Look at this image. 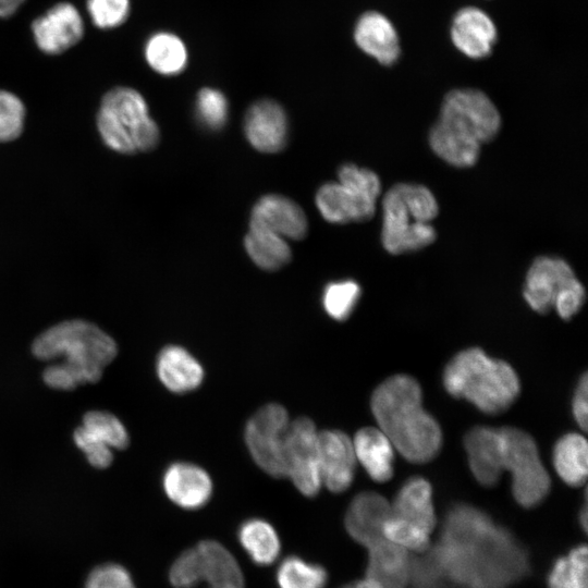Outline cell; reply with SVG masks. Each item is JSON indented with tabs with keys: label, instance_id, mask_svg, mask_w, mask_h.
Returning a JSON list of instances; mask_svg holds the SVG:
<instances>
[{
	"label": "cell",
	"instance_id": "obj_1",
	"mask_svg": "<svg viewBox=\"0 0 588 588\" xmlns=\"http://www.w3.org/2000/svg\"><path fill=\"white\" fill-rule=\"evenodd\" d=\"M421 401L417 380L403 373L385 379L371 396L379 429L404 458L416 464L431 461L442 445L441 428Z\"/></svg>",
	"mask_w": 588,
	"mask_h": 588
},
{
	"label": "cell",
	"instance_id": "obj_2",
	"mask_svg": "<svg viewBox=\"0 0 588 588\" xmlns=\"http://www.w3.org/2000/svg\"><path fill=\"white\" fill-rule=\"evenodd\" d=\"M500 127L499 110L486 94L473 88L454 89L444 97L428 140L446 163L468 168L477 162L481 145L493 140Z\"/></svg>",
	"mask_w": 588,
	"mask_h": 588
},
{
	"label": "cell",
	"instance_id": "obj_3",
	"mask_svg": "<svg viewBox=\"0 0 588 588\" xmlns=\"http://www.w3.org/2000/svg\"><path fill=\"white\" fill-rule=\"evenodd\" d=\"M443 385L449 394L470 402L486 414L506 411L520 391L513 367L478 347L463 350L448 363Z\"/></svg>",
	"mask_w": 588,
	"mask_h": 588
},
{
	"label": "cell",
	"instance_id": "obj_4",
	"mask_svg": "<svg viewBox=\"0 0 588 588\" xmlns=\"http://www.w3.org/2000/svg\"><path fill=\"white\" fill-rule=\"evenodd\" d=\"M41 360L62 358L79 384L95 383L118 353L114 340L91 322L62 321L40 333L32 344Z\"/></svg>",
	"mask_w": 588,
	"mask_h": 588
},
{
	"label": "cell",
	"instance_id": "obj_5",
	"mask_svg": "<svg viewBox=\"0 0 588 588\" xmlns=\"http://www.w3.org/2000/svg\"><path fill=\"white\" fill-rule=\"evenodd\" d=\"M439 206L432 192L415 183H396L382 199L381 242L392 255L413 253L431 245L437 232L431 221Z\"/></svg>",
	"mask_w": 588,
	"mask_h": 588
},
{
	"label": "cell",
	"instance_id": "obj_6",
	"mask_svg": "<svg viewBox=\"0 0 588 588\" xmlns=\"http://www.w3.org/2000/svg\"><path fill=\"white\" fill-rule=\"evenodd\" d=\"M96 124L106 146L123 155L150 151L160 142L144 96L128 86L113 87L103 95Z\"/></svg>",
	"mask_w": 588,
	"mask_h": 588
},
{
	"label": "cell",
	"instance_id": "obj_7",
	"mask_svg": "<svg viewBox=\"0 0 588 588\" xmlns=\"http://www.w3.org/2000/svg\"><path fill=\"white\" fill-rule=\"evenodd\" d=\"M338 177V182L326 183L317 192L316 205L323 219L332 223L370 220L381 191L378 175L345 163L339 168Z\"/></svg>",
	"mask_w": 588,
	"mask_h": 588
},
{
	"label": "cell",
	"instance_id": "obj_8",
	"mask_svg": "<svg viewBox=\"0 0 588 588\" xmlns=\"http://www.w3.org/2000/svg\"><path fill=\"white\" fill-rule=\"evenodd\" d=\"M501 467L512 476V493L523 507L539 505L550 490V476L532 437L515 427H501Z\"/></svg>",
	"mask_w": 588,
	"mask_h": 588
},
{
	"label": "cell",
	"instance_id": "obj_9",
	"mask_svg": "<svg viewBox=\"0 0 588 588\" xmlns=\"http://www.w3.org/2000/svg\"><path fill=\"white\" fill-rule=\"evenodd\" d=\"M169 579L174 588H244L241 567L231 552L216 540H203L173 562Z\"/></svg>",
	"mask_w": 588,
	"mask_h": 588
},
{
	"label": "cell",
	"instance_id": "obj_10",
	"mask_svg": "<svg viewBox=\"0 0 588 588\" xmlns=\"http://www.w3.org/2000/svg\"><path fill=\"white\" fill-rule=\"evenodd\" d=\"M290 422L287 411L270 403L260 407L245 427V442L253 460L274 478H286L284 450Z\"/></svg>",
	"mask_w": 588,
	"mask_h": 588
},
{
	"label": "cell",
	"instance_id": "obj_11",
	"mask_svg": "<svg viewBox=\"0 0 588 588\" xmlns=\"http://www.w3.org/2000/svg\"><path fill=\"white\" fill-rule=\"evenodd\" d=\"M316 425L298 417L290 422L285 436L286 478L305 497H315L322 487L319 467V443Z\"/></svg>",
	"mask_w": 588,
	"mask_h": 588
},
{
	"label": "cell",
	"instance_id": "obj_12",
	"mask_svg": "<svg viewBox=\"0 0 588 588\" xmlns=\"http://www.w3.org/2000/svg\"><path fill=\"white\" fill-rule=\"evenodd\" d=\"M37 48L49 56L63 53L78 44L85 32L78 9L70 2H59L37 16L30 26Z\"/></svg>",
	"mask_w": 588,
	"mask_h": 588
},
{
	"label": "cell",
	"instance_id": "obj_13",
	"mask_svg": "<svg viewBox=\"0 0 588 588\" xmlns=\"http://www.w3.org/2000/svg\"><path fill=\"white\" fill-rule=\"evenodd\" d=\"M576 280L578 279L565 260L540 256L527 271L523 295L535 311L544 315L554 308L559 294Z\"/></svg>",
	"mask_w": 588,
	"mask_h": 588
},
{
	"label": "cell",
	"instance_id": "obj_14",
	"mask_svg": "<svg viewBox=\"0 0 588 588\" xmlns=\"http://www.w3.org/2000/svg\"><path fill=\"white\" fill-rule=\"evenodd\" d=\"M318 443L322 486L334 493L347 490L357 463L352 439L340 430H322Z\"/></svg>",
	"mask_w": 588,
	"mask_h": 588
},
{
	"label": "cell",
	"instance_id": "obj_15",
	"mask_svg": "<svg viewBox=\"0 0 588 588\" xmlns=\"http://www.w3.org/2000/svg\"><path fill=\"white\" fill-rule=\"evenodd\" d=\"M244 132L249 144L261 152L282 150L287 140V118L284 109L274 100L254 102L244 119Z\"/></svg>",
	"mask_w": 588,
	"mask_h": 588
},
{
	"label": "cell",
	"instance_id": "obj_16",
	"mask_svg": "<svg viewBox=\"0 0 588 588\" xmlns=\"http://www.w3.org/2000/svg\"><path fill=\"white\" fill-rule=\"evenodd\" d=\"M249 224L290 240H302L308 231L303 209L290 198L277 194L266 195L256 203Z\"/></svg>",
	"mask_w": 588,
	"mask_h": 588
},
{
	"label": "cell",
	"instance_id": "obj_17",
	"mask_svg": "<svg viewBox=\"0 0 588 588\" xmlns=\"http://www.w3.org/2000/svg\"><path fill=\"white\" fill-rule=\"evenodd\" d=\"M162 486L167 497L185 510L204 506L212 494L209 474L198 465L187 462L171 464L163 474Z\"/></svg>",
	"mask_w": 588,
	"mask_h": 588
},
{
	"label": "cell",
	"instance_id": "obj_18",
	"mask_svg": "<svg viewBox=\"0 0 588 588\" xmlns=\"http://www.w3.org/2000/svg\"><path fill=\"white\" fill-rule=\"evenodd\" d=\"M451 39L466 57L481 59L491 52L497 40V28L485 11L476 7H466L453 17Z\"/></svg>",
	"mask_w": 588,
	"mask_h": 588
},
{
	"label": "cell",
	"instance_id": "obj_19",
	"mask_svg": "<svg viewBox=\"0 0 588 588\" xmlns=\"http://www.w3.org/2000/svg\"><path fill=\"white\" fill-rule=\"evenodd\" d=\"M464 445L475 479L481 486H494L503 473L500 428L476 426L465 434Z\"/></svg>",
	"mask_w": 588,
	"mask_h": 588
},
{
	"label": "cell",
	"instance_id": "obj_20",
	"mask_svg": "<svg viewBox=\"0 0 588 588\" xmlns=\"http://www.w3.org/2000/svg\"><path fill=\"white\" fill-rule=\"evenodd\" d=\"M390 502L372 491L358 493L351 502L345 515L348 535L364 547L383 537L382 526L391 515Z\"/></svg>",
	"mask_w": 588,
	"mask_h": 588
},
{
	"label": "cell",
	"instance_id": "obj_21",
	"mask_svg": "<svg viewBox=\"0 0 588 588\" xmlns=\"http://www.w3.org/2000/svg\"><path fill=\"white\" fill-rule=\"evenodd\" d=\"M354 39L360 50L381 64L390 65L399 58L397 32L391 21L379 12L369 11L358 19Z\"/></svg>",
	"mask_w": 588,
	"mask_h": 588
},
{
	"label": "cell",
	"instance_id": "obj_22",
	"mask_svg": "<svg viewBox=\"0 0 588 588\" xmlns=\"http://www.w3.org/2000/svg\"><path fill=\"white\" fill-rule=\"evenodd\" d=\"M365 548L368 551L367 577L382 588H406L412 573L408 551L384 537Z\"/></svg>",
	"mask_w": 588,
	"mask_h": 588
},
{
	"label": "cell",
	"instance_id": "obj_23",
	"mask_svg": "<svg viewBox=\"0 0 588 588\" xmlns=\"http://www.w3.org/2000/svg\"><path fill=\"white\" fill-rule=\"evenodd\" d=\"M156 372L160 382L173 393L197 389L204 380L200 363L184 347L168 345L157 356Z\"/></svg>",
	"mask_w": 588,
	"mask_h": 588
},
{
	"label": "cell",
	"instance_id": "obj_24",
	"mask_svg": "<svg viewBox=\"0 0 588 588\" xmlns=\"http://www.w3.org/2000/svg\"><path fill=\"white\" fill-rule=\"evenodd\" d=\"M356 461L377 482L389 481L393 476L394 448L387 436L373 427L359 429L354 436Z\"/></svg>",
	"mask_w": 588,
	"mask_h": 588
},
{
	"label": "cell",
	"instance_id": "obj_25",
	"mask_svg": "<svg viewBox=\"0 0 588 588\" xmlns=\"http://www.w3.org/2000/svg\"><path fill=\"white\" fill-rule=\"evenodd\" d=\"M390 505L392 515L415 523L430 534L437 525L432 489L422 477L406 480Z\"/></svg>",
	"mask_w": 588,
	"mask_h": 588
},
{
	"label": "cell",
	"instance_id": "obj_26",
	"mask_svg": "<svg viewBox=\"0 0 588 588\" xmlns=\"http://www.w3.org/2000/svg\"><path fill=\"white\" fill-rule=\"evenodd\" d=\"M144 57L151 70L164 76H173L187 66L188 50L177 35L157 32L146 40Z\"/></svg>",
	"mask_w": 588,
	"mask_h": 588
},
{
	"label": "cell",
	"instance_id": "obj_27",
	"mask_svg": "<svg viewBox=\"0 0 588 588\" xmlns=\"http://www.w3.org/2000/svg\"><path fill=\"white\" fill-rule=\"evenodd\" d=\"M553 465L566 485L583 486L588 470V445L585 437L575 432L561 437L553 449Z\"/></svg>",
	"mask_w": 588,
	"mask_h": 588
},
{
	"label": "cell",
	"instance_id": "obj_28",
	"mask_svg": "<svg viewBox=\"0 0 588 588\" xmlns=\"http://www.w3.org/2000/svg\"><path fill=\"white\" fill-rule=\"evenodd\" d=\"M244 246L250 259L261 269L275 271L291 261L292 252L285 238L249 224Z\"/></svg>",
	"mask_w": 588,
	"mask_h": 588
},
{
	"label": "cell",
	"instance_id": "obj_29",
	"mask_svg": "<svg viewBox=\"0 0 588 588\" xmlns=\"http://www.w3.org/2000/svg\"><path fill=\"white\" fill-rule=\"evenodd\" d=\"M238 541L250 560L258 565H270L280 554L281 542L278 532L265 519L245 520L238 528Z\"/></svg>",
	"mask_w": 588,
	"mask_h": 588
},
{
	"label": "cell",
	"instance_id": "obj_30",
	"mask_svg": "<svg viewBox=\"0 0 588 588\" xmlns=\"http://www.w3.org/2000/svg\"><path fill=\"white\" fill-rule=\"evenodd\" d=\"M588 558L586 544L573 548L555 560L548 575L549 588H587Z\"/></svg>",
	"mask_w": 588,
	"mask_h": 588
},
{
	"label": "cell",
	"instance_id": "obj_31",
	"mask_svg": "<svg viewBox=\"0 0 588 588\" xmlns=\"http://www.w3.org/2000/svg\"><path fill=\"white\" fill-rule=\"evenodd\" d=\"M275 578L280 588H323L328 573L319 564L290 555L280 563Z\"/></svg>",
	"mask_w": 588,
	"mask_h": 588
},
{
	"label": "cell",
	"instance_id": "obj_32",
	"mask_svg": "<svg viewBox=\"0 0 588 588\" xmlns=\"http://www.w3.org/2000/svg\"><path fill=\"white\" fill-rule=\"evenodd\" d=\"M82 426L112 450H122L128 445V433L125 426L111 413L89 411L84 415Z\"/></svg>",
	"mask_w": 588,
	"mask_h": 588
},
{
	"label": "cell",
	"instance_id": "obj_33",
	"mask_svg": "<svg viewBox=\"0 0 588 588\" xmlns=\"http://www.w3.org/2000/svg\"><path fill=\"white\" fill-rule=\"evenodd\" d=\"M385 539L406 551L424 552L430 547V532L402 517L390 515L382 526Z\"/></svg>",
	"mask_w": 588,
	"mask_h": 588
},
{
	"label": "cell",
	"instance_id": "obj_34",
	"mask_svg": "<svg viewBox=\"0 0 588 588\" xmlns=\"http://www.w3.org/2000/svg\"><path fill=\"white\" fill-rule=\"evenodd\" d=\"M360 294L359 284L353 280L331 282L323 290L322 306L331 318L343 321L353 313Z\"/></svg>",
	"mask_w": 588,
	"mask_h": 588
},
{
	"label": "cell",
	"instance_id": "obj_35",
	"mask_svg": "<svg viewBox=\"0 0 588 588\" xmlns=\"http://www.w3.org/2000/svg\"><path fill=\"white\" fill-rule=\"evenodd\" d=\"M196 115L209 130H220L228 120L229 103L220 90L211 87L201 88L196 97Z\"/></svg>",
	"mask_w": 588,
	"mask_h": 588
},
{
	"label": "cell",
	"instance_id": "obj_36",
	"mask_svg": "<svg viewBox=\"0 0 588 588\" xmlns=\"http://www.w3.org/2000/svg\"><path fill=\"white\" fill-rule=\"evenodd\" d=\"M26 108L22 99L0 88V143L15 140L23 132Z\"/></svg>",
	"mask_w": 588,
	"mask_h": 588
},
{
	"label": "cell",
	"instance_id": "obj_37",
	"mask_svg": "<svg viewBox=\"0 0 588 588\" xmlns=\"http://www.w3.org/2000/svg\"><path fill=\"white\" fill-rule=\"evenodd\" d=\"M86 10L93 24L100 29L122 25L131 11L130 0H87Z\"/></svg>",
	"mask_w": 588,
	"mask_h": 588
},
{
	"label": "cell",
	"instance_id": "obj_38",
	"mask_svg": "<svg viewBox=\"0 0 588 588\" xmlns=\"http://www.w3.org/2000/svg\"><path fill=\"white\" fill-rule=\"evenodd\" d=\"M85 588H136V586L125 567L117 563H106L88 574Z\"/></svg>",
	"mask_w": 588,
	"mask_h": 588
},
{
	"label": "cell",
	"instance_id": "obj_39",
	"mask_svg": "<svg viewBox=\"0 0 588 588\" xmlns=\"http://www.w3.org/2000/svg\"><path fill=\"white\" fill-rule=\"evenodd\" d=\"M73 440L91 466L107 468L111 465L113 461L112 449L91 436L83 426L74 430Z\"/></svg>",
	"mask_w": 588,
	"mask_h": 588
},
{
	"label": "cell",
	"instance_id": "obj_40",
	"mask_svg": "<svg viewBox=\"0 0 588 588\" xmlns=\"http://www.w3.org/2000/svg\"><path fill=\"white\" fill-rule=\"evenodd\" d=\"M586 290L579 280L564 289L555 299L554 309L562 319H571L583 307Z\"/></svg>",
	"mask_w": 588,
	"mask_h": 588
},
{
	"label": "cell",
	"instance_id": "obj_41",
	"mask_svg": "<svg viewBox=\"0 0 588 588\" xmlns=\"http://www.w3.org/2000/svg\"><path fill=\"white\" fill-rule=\"evenodd\" d=\"M42 380L48 387L57 390H73L78 385L72 371L62 362L46 367Z\"/></svg>",
	"mask_w": 588,
	"mask_h": 588
},
{
	"label": "cell",
	"instance_id": "obj_42",
	"mask_svg": "<svg viewBox=\"0 0 588 588\" xmlns=\"http://www.w3.org/2000/svg\"><path fill=\"white\" fill-rule=\"evenodd\" d=\"M588 376L587 373H584L581 378L578 381V384L576 387L574 396H573V403H572V409L574 418L579 426V428L584 431L587 430L588 425Z\"/></svg>",
	"mask_w": 588,
	"mask_h": 588
},
{
	"label": "cell",
	"instance_id": "obj_43",
	"mask_svg": "<svg viewBox=\"0 0 588 588\" xmlns=\"http://www.w3.org/2000/svg\"><path fill=\"white\" fill-rule=\"evenodd\" d=\"M25 0H0V19L12 16Z\"/></svg>",
	"mask_w": 588,
	"mask_h": 588
},
{
	"label": "cell",
	"instance_id": "obj_44",
	"mask_svg": "<svg viewBox=\"0 0 588 588\" xmlns=\"http://www.w3.org/2000/svg\"><path fill=\"white\" fill-rule=\"evenodd\" d=\"M341 588H382V586L370 577H365L363 579L347 584Z\"/></svg>",
	"mask_w": 588,
	"mask_h": 588
},
{
	"label": "cell",
	"instance_id": "obj_45",
	"mask_svg": "<svg viewBox=\"0 0 588 588\" xmlns=\"http://www.w3.org/2000/svg\"><path fill=\"white\" fill-rule=\"evenodd\" d=\"M587 516H588L587 504L585 503L583 510L580 511V517H579V520L583 525L584 530H587Z\"/></svg>",
	"mask_w": 588,
	"mask_h": 588
}]
</instances>
